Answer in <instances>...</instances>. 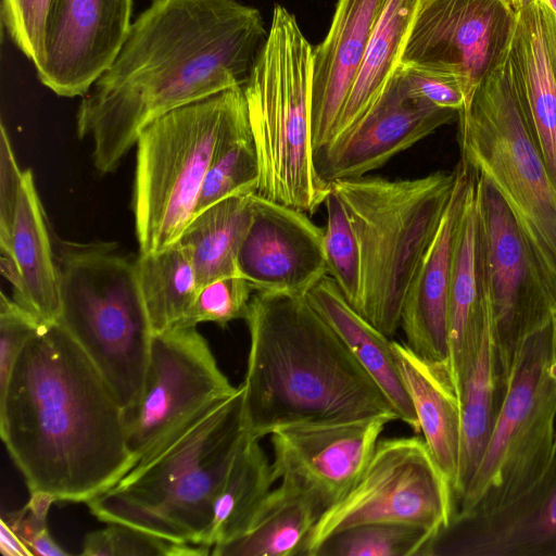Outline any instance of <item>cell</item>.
<instances>
[{"label": "cell", "mask_w": 556, "mask_h": 556, "mask_svg": "<svg viewBox=\"0 0 556 556\" xmlns=\"http://www.w3.org/2000/svg\"><path fill=\"white\" fill-rule=\"evenodd\" d=\"M237 389L195 326L153 333L141 395L124 410L132 465L203 407Z\"/></svg>", "instance_id": "12"}, {"label": "cell", "mask_w": 556, "mask_h": 556, "mask_svg": "<svg viewBox=\"0 0 556 556\" xmlns=\"http://www.w3.org/2000/svg\"><path fill=\"white\" fill-rule=\"evenodd\" d=\"M509 55L528 124L556 187V78L539 0L516 10Z\"/></svg>", "instance_id": "25"}, {"label": "cell", "mask_w": 556, "mask_h": 556, "mask_svg": "<svg viewBox=\"0 0 556 556\" xmlns=\"http://www.w3.org/2000/svg\"><path fill=\"white\" fill-rule=\"evenodd\" d=\"M528 0H510L513 8L517 10L519 7H521L523 3H526Z\"/></svg>", "instance_id": "46"}, {"label": "cell", "mask_w": 556, "mask_h": 556, "mask_svg": "<svg viewBox=\"0 0 556 556\" xmlns=\"http://www.w3.org/2000/svg\"><path fill=\"white\" fill-rule=\"evenodd\" d=\"M23 173L7 132L0 135V250L8 245L22 187Z\"/></svg>", "instance_id": "41"}, {"label": "cell", "mask_w": 556, "mask_h": 556, "mask_svg": "<svg viewBox=\"0 0 556 556\" xmlns=\"http://www.w3.org/2000/svg\"><path fill=\"white\" fill-rule=\"evenodd\" d=\"M131 11L132 0H50L40 83L59 97H84L117 55Z\"/></svg>", "instance_id": "16"}, {"label": "cell", "mask_w": 556, "mask_h": 556, "mask_svg": "<svg viewBox=\"0 0 556 556\" xmlns=\"http://www.w3.org/2000/svg\"><path fill=\"white\" fill-rule=\"evenodd\" d=\"M421 556H556V437L539 481L493 514L451 520Z\"/></svg>", "instance_id": "18"}, {"label": "cell", "mask_w": 556, "mask_h": 556, "mask_svg": "<svg viewBox=\"0 0 556 556\" xmlns=\"http://www.w3.org/2000/svg\"><path fill=\"white\" fill-rule=\"evenodd\" d=\"M56 321L81 346L124 410L139 400L153 331L135 258L116 243L60 241Z\"/></svg>", "instance_id": "8"}, {"label": "cell", "mask_w": 556, "mask_h": 556, "mask_svg": "<svg viewBox=\"0 0 556 556\" xmlns=\"http://www.w3.org/2000/svg\"><path fill=\"white\" fill-rule=\"evenodd\" d=\"M42 324L29 311L9 298L0 299V391L9 381L15 361L25 343Z\"/></svg>", "instance_id": "39"}, {"label": "cell", "mask_w": 556, "mask_h": 556, "mask_svg": "<svg viewBox=\"0 0 556 556\" xmlns=\"http://www.w3.org/2000/svg\"><path fill=\"white\" fill-rule=\"evenodd\" d=\"M454 514L453 490L418 435L379 440L366 467L315 523L304 556L330 534L363 523L419 526L434 536ZM432 536V538H433Z\"/></svg>", "instance_id": "11"}, {"label": "cell", "mask_w": 556, "mask_h": 556, "mask_svg": "<svg viewBox=\"0 0 556 556\" xmlns=\"http://www.w3.org/2000/svg\"><path fill=\"white\" fill-rule=\"evenodd\" d=\"M387 0H338L325 39L313 49L311 131L314 152L329 141Z\"/></svg>", "instance_id": "20"}, {"label": "cell", "mask_w": 556, "mask_h": 556, "mask_svg": "<svg viewBox=\"0 0 556 556\" xmlns=\"http://www.w3.org/2000/svg\"><path fill=\"white\" fill-rule=\"evenodd\" d=\"M545 1L556 13V0H545Z\"/></svg>", "instance_id": "47"}, {"label": "cell", "mask_w": 556, "mask_h": 556, "mask_svg": "<svg viewBox=\"0 0 556 556\" xmlns=\"http://www.w3.org/2000/svg\"><path fill=\"white\" fill-rule=\"evenodd\" d=\"M457 119L462 161L505 203L556 312V187L521 104L509 46Z\"/></svg>", "instance_id": "5"}, {"label": "cell", "mask_w": 556, "mask_h": 556, "mask_svg": "<svg viewBox=\"0 0 556 556\" xmlns=\"http://www.w3.org/2000/svg\"><path fill=\"white\" fill-rule=\"evenodd\" d=\"M104 531L110 556H199L211 554V549L206 546L173 542L127 525L108 523Z\"/></svg>", "instance_id": "38"}, {"label": "cell", "mask_w": 556, "mask_h": 556, "mask_svg": "<svg viewBox=\"0 0 556 556\" xmlns=\"http://www.w3.org/2000/svg\"><path fill=\"white\" fill-rule=\"evenodd\" d=\"M506 382L507 376L501 365L488 319L477 356L457 393L460 406V454L453 488L454 504L465 491L482 457Z\"/></svg>", "instance_id": "28"}, {"label": "cell", "mask_w": 556, "mask_h": 556, "mask_svg": "<svg viewBox=\"0 0 556 556\" xmlns=\"http://www.w3.org/2000/svg\"><path fill=\"white\" fill-rule=\"evenodd\" d=\"M392 416L302 422L274 430L275 481L307 496L321 515L339 502L369 462Z\"/></svg>", "instance_id": "15"}, {"label": "cell", "mask_w": 556, "mask_h": 556, "mask_svg": "<svg viewBox=\"0 0 556 556\" xmlns=\"http://www.w3.org/2000/svg\"><path fill=\"white\" fill-rule=\"evenodd\" d=\"M453 172L413 179L358 177L330 182L361 247L359 314L391 338L401 327L405 296L451 200Z\"/></svg>", "instance_id": "7"}, {"label": "cell", "mask_w": 556, "mask_h": 556, "mask_svg": "<svg viewBox=\"0 0 556 556\" xmlns=\"http://www.w3.org/2000/svg\"><path fill=\"white\" fill-rule=\"evenodd\" d=\"M31 556L68 555L50 535L48 528L38 532L27 544Z\"/></svg>", "instance_id": "44"}, {"label": "cell", "mask_w": 556, "mask_h": 556, "mask_svg": "<svg viewBox=\"0 0 556 556\" xmlns=\"http://www.w3.org/2000/svg\"><path fill=\"white\" fill-rule=\"evenodd\" d=\"M556 437V319L516 350L505 393L482 457L452 520L493 514L517 501L544 473Z\"/></svg>", "instance_id": "9"}, {"label": "cell", "mask_w": 556, "mask_h": 556, "mask_svg": "<svg viewBox=\"0 0 556 556\" xmlns=\"http://www.w3.org/2000/svg\"><path fill=\"white\" fill-rule=\"evenodd\" d=\"M138 282L153 333L177 327L200 288L188 251L178 242L135 258Z\"/></svg>", "instance_id": "32"}, {"label": "cell", "mask_w": 556, "mask_h": 556, "mask_svg": "<svg viewBox=\"0 0 556 556\" xmlns=\"http://www.w3.org/2000/svg\"><path fill=\"white\" fill-rule=\"evenodd\" d=\"M0 266L18 304L40 323L58 320L60 285L56 258L30 169L23 173L11 235L8 245L1 250Z\"/></svg>", "instance_id": "23"}, {"label": "cell", "mask_w": 556, "mask_h": 556, "mask_svg": "<svg viewBox=\"0 0 556 556\" xmlns=\"http://www.w3.org/2000/svg\"><path fill=\"white\" fill-rule=\"evenodd\" d=\"M242 86L177 108L150 123L136 142L132 188L140 254L175 243L197 212L205 175Z\"/></svg>", "instance_id": "10"}, {"label": "cell", "mask_w": 556, "mask_h": 556, "mask_svg": "<svg viewBox=\"0 0 556 556\" xmlns=\"http://www.w3.org/2000/svg\"><path fill=\"white\" fill-rule=\"evenodd\" d=\"M303 493L280 482L263 500L244 530L214 546V556H304L307 539L320 518Z\"/></svg>", "instance_id": "29"}, {"label": "cell", "mask_w": 556, "mask_h": 556, "mask_svg": "<svg viewBox=\"0 0 556 556\" xmlns=\"http://www.w3.org/2000/svg\"><path fill=\"white\" fill-rule=\"evenodd\" d=\"M515 22L510 0H424L401 63L454 76L467 109L505 54Z\"/></svg>", "instance_id": "14"}, {"label": "cell", "mask_w": 556, "mask_h": 556, "mask_svg": "<svg viewBox=\"0 0 556 556\" xmlns=\"http://www.w3.org/2000/svg\"><path fill=\"white\" fill-rule=\"evenodd\" d=\"M50 0H1V22L16 48L34 65L42 49Z\"/></svg>", "instance_id": "37"}, {"label": "cell", "mask_w": 556, "mask_h": 556, "mask_svg": "<svg viewBox=\"0 0 556 556\" xmlns=\"http://www.w3.org/2000/svg\"><path fill=\"white\" fill-rule=\"evenodd\" d=\"M242 401L240 384L178 426L86 503L91 514L105 523L203 545L216 495L247 435Z\"/></svg>", "instance_id": "4"}, {"label": "cell", "mask_w": 556, "mask_h": 556, "mask_svg": "<svg viewBox=\"0 0 556 556\" xmlns=\"http://www.w3.org/2000/svg\"><path fill=\"white\" fill-rule=\"evenodd\" d=\"M399 366L422 439L452 490L460 454V406L446 364L430 362L394 341Z\"/></svg>", "instance_id": "26"}, {"label": "cell", "mask_w": 556, "mask_h": 556, "mask_svg": "<svg viewBox=\"0 0 556 556\" xmlns=\"http://www.w3.org/2000/svg\"><path fill=\"white\" fill-rule=\"evenodd\" d=\"M0 551L3 556H31L25 542L4 520H0Z\"/></svg>", "instance_id": "42"}, {"label": "cell", "mask_w": 556, "mask_h": 556, "mask_svg": "<svg viewBox=\"0 0 556 556\" xmlns=\"http://www.w3.org/2000/svg\"><path fill=\"white\" fill-rule=\"evenodd\" d=\"M237 270L254 291L306 294L328 275L325 230L305 212L252 194Z\"/></svg>", "instance_id": "17"}, {"label": "cell", "mask_w": 556, "mask_h": 556, "mask_svg": "<svg viewBox=\"0 0 556 556\" xmlns=\"http://www.w3.org/2000/svg\"><path fill=\"white\" fill-rule=\"evenodd\" d=\"M471 172L455 235L447 307L446 367L456 393L473 364L488 324L476 199L477 176Z\"/></svg>", "instance_id": "22"}, {"label": "cell", "mask_w": 556, "mask_h": 556, "mask_svg": "<svg viewBox=\"0 0 556 556\" xmlns=\"http://www.w3.org/2000/svg\"><path fill=\"white\" fill-rule=\"evenodd\" d=\"M243 419L262 439L294 424L392 416L393 406L306 294L255 291Z\"/></svg>", "instance_id": "3"}, {"label": "cell", "mask_w": 556, "mask_h": 556, "mask_svg": "<svg viewBox=\"0 0 556 556\" xmlns=\"http://www.w3.org/2000/svg\"><path fill=\"white\" fill-rule=\"evenodd\" d=\"M55 501V497L48 492L35 491L30 493V497L24 507L35 519L47 522L49 509Z\"/></svg>", "instance_id": "45"}, {"label": "cell", "mask_w": 556, "mask_h": 556, "mask_svg": "<svg viewBox=\"0 0 556 556\" xmlns=\"http://www.w3.org/2000/svg\"><path fill=\"white\" fill-rule=\"evenodd\" d=\"M251 201L252 194H240L214 203L197 213L177 240L191 257L200 287L239 275L237 256L251 222Z\"/></svg>", "instance_id": "30"}, {"label": "cell", "mask_w": 556, "mask_h": 556, "mask_svg": "<svg viewBox=\"0 0 556 556\" xmlns=\"http://www.w3.org/2000/svg\"><path fill=\"white\" fill-rule=\"evenodd\" d=\"M539 4L542 14L546 47L556 78V13L545 0H539Z\"/></svg>", "instance_id": "43"}, {"label": "cell", "mask_w": 556, "mask_h": 556, "mask_svg": "<svg viewBox=\"0 0 556 556\" xmlns=\"http://www.w3.org/2000/svg\"><path fill=\"white\" fill-rule=\"evenodd\" d=\"M0 434L29 492L92 500L132 467L124 408L61 326L42 323L0 391Z\"/></svg>", "instance_id": "2"}, {"label": "cell", "mask_w": 556, "mask_h": 556, "mask_svg": "<svg viewBox=\"0 0 556 556\" xmlns=\"http://www.w3.org/2000/svg\"><path fill=\"white\" fill-rule=\"evenodd\" d=\"M254 289L240 275L217 278L201 286L186 316L177 327L214 323L220 327L244 319Z\"/></svg>", "instance_id": "36"}, {"label": "cell", "mask_w": 556, "mask_h": 556, "mask_svg": "<svg viewBox=\"0 0 556 556\" xmlns=\"http://www.w3.org/2000/svg\"><path fill=\"white\" fill-rule=\"evenodd\" d=\"M276 482L260 439L248 432L216 495L203 545L212 549L239 535Z\"/></svg>", "instance_id": "31"}, {"label": "cell", "mask_w": 556, "mask_h": 556, "mask_svg": "<svg viewBox=\"0 0 556 556\" xmlns=\"http://www.w3.org/2000/svg\"><path fill=\"white\" fill-rule=\"evenodd\" d=\"M476 176L486 314L501 365L508 377L519 344L548 325L555 308L508 208L495 189Z\"/></svg>", "instance_id": "13"}, {"label": "cell", "mask_w": 556, "mask_h": 556, "mask_svg": "<svg viewBox=\"0 0 556 556\" xmlns=\"http://www.w3.org/2000/svg\"><path fill=\"white\" fill-rule=\"evenodd\" d=\"M432 536L414 525L363 523L330 534L313 556H420Z\"/></svg>", "instance_id": "34"}, {"label": "cell", "mask_w": 556, "mask_h": 556, "mask_svg": "<svg viewBox=\"0 0 556 556\" xmlns=\"http://www.w3.org/2000/svg\"><path fill=\"white\" fill-rule=\"evenodd\" d=\"M457 116L409 97L394 74L379 102L345 138L314 152L316 170L328 184L363 177Z\"/></svg>", "instance_id": "19"}, {"label": "cell", "mask_w": 556, "mask_h": 556, "mask_svg": "<svg viewBox=\"0 0 556 556\" xmlns=\"http://www.w3.org/2000/svg\"><path fill=\"white\" fill-rule=\"evenodd\" d=\"M312 54L295 16L276 4L266 40L242 86L260 166L256 193L305 213L324 204L331 189L314 163Z\"/></svg>", "instance_id": "6"}, {"label": "cell", "mask_w": 556, "mask_h": 556, "mask_svg": "<svg viewBox=\"0 0 556 556\" xmlns=\"http://www.w3.org/2000/svg\"><path fill=\"white\" fill-rule=\"evenodd\" d=\"M451 200L404 300L405 344L419 356L446 364L447 307L455 235L471 169L460 161Z\"/></svg>", "instance_id": "21"}, {"label": "cell", "mask_w": 556, "mask_h": 556, "mask_svg": "<svg viewBox=\"0 0 556 556\" xmlns=\"http://www.w3.org/2000/svg\"><path fill=\"white\" fill-rule=\"evenodd\" d=\"M422 1L387 0L369 38L350 94L325 147L333 146L345 138L379 102L401 64Z\"/></svg>", "instance_id": "27"}, {"label": "cell", "mask_w": 556, "mask_h": 556, "mask_svg": "<svg viewBox=\"0 0 556 556\" xmlns=\"http://www.w3.org/2000/svg\"><path fill=\"white\" fill-rule=\"evenodd\" d=\"M554 317H555V319H556V312H555V314H554Z\"/></svg>", "instance_id": "48"}, {"label": "cell", "mask_w": 556, "mask_h": 556, "mask_svg": "<svg viewBox=\"0 0 556 556\" xmlns=\"http://www.w3.org/2000/svg\"><path fill=\"white\" fill-rule=\"evenodd\" d=\"M267 33L261 12L240 0H151L77 110L96 169L115 170L162 115L243 86Z\"/></svg>", "instance_id": "1"}, {"label": "cell", "mask_w": 556, "mask_h": 556, "mask_svg": "<svg viewBox=\"0 0 556 556\" xmlns=\"http://www.w3.org/2000/svg\"><path fill=\"white\" fill-rule=\"evenodd\" d=\"M306 296L381 389L399 420L410 427L415 434H419L420 426L402 377L394 341L346 301L329 275L319 280Z\"/></svg>", "instance_id": "24"}, {"label": "cell", "mask_w": 556, "mask_h": 556, "mask_svg": "<svg viewBox=\"0 0 556 556\" xmlns=\"http://www.w3.org/2000/svg\"><path fill=\"white\" fill-rule=\"evenodd\" d=\"M258 182V160L243 97L220 136L205 175L195 214L224 199L256 193Z\"/></svg>", "instance_id": "33"}, {"label": "cell", "mask_w": 556, "mask_h": 556, "mask_svg": "<svg viewBox=\"0 0 556 556\" xmlns=\"http://www.w3.org/2000/svg\"><path fill=\"white\" fill-rule=\"evenodd\" d=\"M325 206L327 226L324 251L328 275L346 301L359 313L363 300L361 247L349 213L339 195L330 189Z\"/></svg>", "instance_id": "35"}, {"label": "cell", "mask_w": 556, "mask_h": 556, "mask_svg": "<svg viewBox=\"0 0 556 556\" xmlns=\"http://www.w3.org/2000/svg\"><path fill=\"white\" fill-rule=\"evenodd\" d=\"M395 74L412 98L456 112L465 108L463 91L457 79L452 75L403 63L400 64Z\"/></svg>", "instance_id": "40"}]
</instances>
